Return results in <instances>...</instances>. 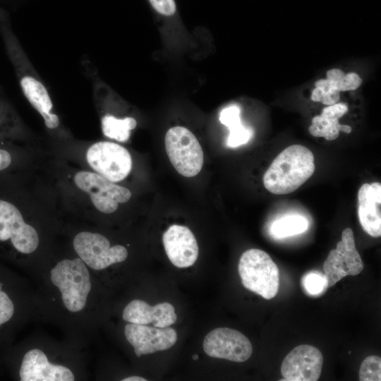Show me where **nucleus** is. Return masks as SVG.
I'll return each instance as SVG.
<instances>
[{
  "label": "nucleus",
  "instance_id": "1",
  "mask_svg": "<svg viewBox=\"0 0 381 381\" xmlns=\"http://www.w3.org/2000/svg\"><path fill=\"white\" fill-rule=\"evenodd\" d=\"M0 35L22 92L30 104L40 113L50 129L59 126L58 116L52 112L53 103L47 87L31 66L10 25L0 19Z\"/></svg>",
  "mask_w": 381,
  "mask_h": 381
},
{
  "label": "nucleus",
  "instance_id": "2",
  "mask_svg": "<svg viewBox=\"0 0 381 381\" xmlns=\"http://www.w3.org/2000/svg\"><path fill=\"white\" fill-rule=\"evenodd\" d=\"M310 150L292 145L282 150L273 160L263 176L265 188L275 195L296 190L313 174L315 166Z\"/></svg>",
  "mask_w": 381,
  "mask_h": 381
},
{
  "label": "nucleus",
  "instance_id": "3",
  "mask_svg": "<svg viewBox=\"0 0 381 381\" xmlns=\"http://www.w3.org/2000/svg\"><path fill=\"white\" fill-rule=\"evenodd\" d=\"M238 270L243 286L269 300L278 293L279 269L265 251L251 248L240 258Z\"/></svg>",
  "mask_w": 381,
  "mask_h": 381
},
{
  "label": "nucleus",
  "instance_id": "4",
  "mask_svg": "<svg viewBox=\"0 0 381 381\" xmlns=\"http://www.w3.org/2000/svg\"><path fill=\"white\" fill-rule=\"evenodd\" d=\"M51 280L61 294L66 308L71 312L82 310L91 290L90 273L79 258L64 259L51 270Z\"/></svg>",
  "mask_w": 381,
  "mask_h": 381
},
{
  "label": "nucleus",
  "instance_id": "5",
  "mask_svg": "<svg viewBox=\"0 0 381 381\" xmlns=\"http://www.w3.org/2000/svg\"><path fill=\"white\" fill-rule=\"evenodd\" d=\"M164 143L168 157L179 174L193 177L201 171L203 152L198 139L188 128H171L166 133Z\"/></svg>",
  "mask_w": 381,
  "mask_h": 381
},
{
  "label": "nucleus",
  "instance_id": "6",
  "mask_svg": "<svg viewBox=\"0 0 381 381\" xmlns=\"http://www.w3.org/2000/svg\"><path fill=\"white\" fill-rule=\"evenodd\" d=\"M86 159L95 171L114 183L126 178L132 168L129 152L123 146L108 141L92 145L87 151Z\"/></svg>",
  "mask_w": 381,
  "mask_h": 381
},
{
  "label": "nucleus",
  "instance_id": "7",
  "mask_svg": "<svg viewBox=\"0 0 381 381\" xmlns=\"http://www.w3.org/2000/svg\"><path fill=\"white\" fill-rule=\"evenodd\" d=\"M73 248L84 263L95 270L123 262L128 256L125 247L120 245L111 247L109 240L97 233L78 234L73 239Z\"/></svg>",
  "mask_w": 381,
  "mask_h": 381
},
{
  "label": "nucleus",
  "instance_id": "8",
  "mask_svg": "<svg viewBox=\"0 0 381 381\" xmlns=\"http://www.w3.org/2000/svg\"><path fill=\"white\" fill-rule=\"evenodd\" d=\"M74 182L78 188L90 195L92 204L103 213H113L119 203L128 202L131 197L129 189L115 184L99 174L78 171L74 176Z\"/></svg>",
  "mask_w": 381,
  "mask_h": 381
},
{
  "label": "nucleus",
  "instance_id": "9",
  "mask_svg": "<svg viewBox=\"0 0 381 381\" xmlns=\"http://www.w3.org/2000/svg\"><path fill=\"white\" fill-rule=\"evenodd\" d=\"M363 263L356 245L353 230L345 229L341 240L332 250L323 264V270L328 288L334 286L347 275H357L363 269Z\"/></svg>",
  "mask_w": 381,
  "mask_h": 381
},
{
  "label": "nucleus",
  "instance_id": "10",
  "mask_svg": "<svg viewBox=\"0 0 381 381\" xmlns=\"http://www.w3.org/2000/svg\"><path fill=\"white\" fill-rule=\"evenodd\" d=\"M11 241L20 253L34 252L39 244L37 231L25 222L21 212L11 202L0 199V241Z\"/></svg>",
  "mask_w": 381,
  "mask_h": 381
},
{
  "label": "nucleus",
  "instance_id": "11",
  "mask_svg": "<svg viewBox=\"0 0 381 381\" xmlns=\"http://www.w3.org/2000/svg\"><path fill=\"white\" fill-rule=\"evenodd\" d=\"M205 353L212 358L234 362H244L251 356L253 346L241 332L228 327H218L210 332L202 344Z\"/></svg>",
  "mask_w": 381,
  "mask_h": 381
},
{
  "label": "nucleus",
  "instance_id": "12",
  "mask_svg": "<svg viewBox=\"0 0 381 381\" xmlns=\"http://www.w3.org/2000/svg\"><path fill=\"white\" fill-rule=\"evenodd\" d=\"M322 363L323 356L318 348L301 344L284 358L281 373L288 381H316L321 375Z\"/></svg>",
  "mask_w": 381,
  "mask_h": 381
},
{
  "label": "nucleus",
  "instance_id": "13",
  "mask_svg": "<svg viewBox=\"0 0 381 381\" xmlns=\"http://www.w3.org/2000/svg\"><path fill=\"white\" fill-rule=\"evenodd\" d=\"M124 333L138 357L167 350L177 341L176 330L169 327L157 328L146 325L129 323L126 325Z\"/></svg>",
  "mask_w": 381,
  "mask_h": 381
},
{
  "label": "nucleus",
  "instance_id": "14",
  "mask_svg": "<svg viewBox=\"0 0 381 381\" xmlns=\"http://www.w3.org/2000/svg\"><path fill=\"white\" fill-rule=\"evenodd\" d=\"M162 241L169 260L179 268L193 265L198 257V245L186 226L174 224L164 233Z\"/></svg>",
  "mask_w": 381,
  "mask_h": 381
},
{
  "label": "nucleus",
  "instance_id": "15",
  "mask_svg": "<svg viewBox=\"0 0 381 381\" xmlns=\"http://www.w3.org/2000/svg\"><path fill=\"white\" fill-rule=\"evenodd\" d=\"M20 377L21 381H73L72 371L67 367L52 364L40 349L28 351L23 359Z\"/></svg>",
  "mask_w": 381,
  "mask_h": 381
},
{
  "label": "nucleus",
  "instance_id": "16",
  "mask_svg": "<svg viewBox=\"0 0 381 381\" xmlns=\"http://www.w3.org/2000/svg\"><path fill=\"white\" fill-rule=\"evenodd\" d=\"M123 319L130 323L148 325L164 328L175 323L177 315L173 305L168 302L150 306L142 300L131 301L123 309Z\"/></svg>",
  "mask_w": 381,
  "mask_h": 381
},
{
  "label": "nucleus",
  "instance_id": "17",
  "mask_svg": "<svg viewBox=\"0 0 381 381\" xmlns=\"http://www.w3.org/2000/svg\"><path fill=\"white\" fill-rule=\"evenodd\" d=\"M358 216L363 229L373 237L381 236V184L364 183L358 193Z\"/></svg>",
  "mask_w": 381,
  "mask_h": 381
},
{
  "label": "nucleus",
  "instance_id": "18",
  "mask_svg": "<svg viewBox=\"0 0 381 381\" xmlns=\"http://www.w3.org/2000/svg\"><path fill=\"white\" fill-rule=\"evenodd\" d=\"M349 110L345 103L337 102L325 107L319 116L312 119L309 126V133L314 137H322L327 140H333L339 135V132L350 133L352 128L350 126L339 123V120Z\"/></svg>",
  "mask_w": 381,
  "mask_h": 381
},
{
  "label": "nucleus",
  "instance_id": "19",
  "mask_svg": "<svg viewBox=\"0 0 381 381\" xmlns=\"http://www.w3.org/2000/svg\"><path fill=\"white\" fill-rule=\"evenodd\" d=\"M240 108L231 105L224 108L219 114V121L229 130L226 140L229 147H236L247 143L253 135L250 128L245 127L241 121Z\"/></svg>",
  "mask_w": 381,
  "mask_h": 381
},
{
  "label": "nucleus",
  "instance_id": "20",
  "mask_svg": "<svg viewBox=\"0 0 381 381\" xmlns=\"http://www.w3.org/2000/svg\"><path fill=\"white\" fill-rule=\"evenodd\" d=\"M101 125L106 137L119 142H126L130 138V131L136 127L137 121L133 117L118 119L106 114L102 118Z\"/></svg>",
  "mask_w": 381,
  "mask_h": 381
},
{
  "label": "nucleus",
  "instance_id": "21",
  "mask_svg": "<svg viewBox=\"0 0 381 381\" xmlns=\"http://www.w3.org/2000/svg\"><path fill=\"white\" fill-rule=\"evenodd\" d=\"M308 226V222L303 216H286L274 222L270 231L273 236L282 238L292 236L304 232Z\"/></svg>",
  "mask_w": 381,
  "mask_h": 381
},
{
  "label": "nucleus",
  "instance_id": "22",
  "mask_svg": "<svg viewBox=\"0 0 381 381\" xmlns=\"http://www.w3.org/2000/svg\"><path fill=\"white\" fill-rule=\"evenodd\" d=\"M301 283L306 293L313 296L322 294L328 288L325 275L317 271L306 273L303 277Z\"/></svg>",
  "mask_w": 381,
  "mask_h": 381
},
{
  "label": "nucleus",
  "instance_id": "23",
  "mask_svg": "<svg viewBox=\"0 0 381 381\" xmlns=\"http://www.w3.org/2000/svg\"><path fill=\"white\" fill-rule=\"evenodd\" d=\"M321 87H315L311 95L313 102L329 106L337 103L340 98L339 91L334 88L329 80L323 79Z\"/></svg>",
  "mask_w": 381,
  "mask_h": 381
},
{
  "label": "nucleus",
  "instance_id": "24",
  "mask_svg": "<svg viewBox=\"0 0 381 381\" xmlns=\"http://www.w3.org/2000/svg\"><path fill=\"white\" fill-rule=\"evenodd\" d=\"M380 357L374 355L366 357L359 369V380L361 381H380Z\"/></svg>",
  "mask_w": 381,
  "mask_h": 381
},
{
  "label": "nucleus",
  "instance_id": "25",
  "mask_svg": "<svg viewBox=\"0 0 381 381\" xmlns=\"http://www.w3.org/2000/svg\"><path fill=\"white\" fill-rule=\"evenodd\" d=\"M17 123L13 111L0 99V137L11 135L16 131Z\"/></svg>",
  "mask_w": 381,
  "mask_h": 381
},
{
  "label": "nucleus",
  "instance_id": "26",
  "mask_svg": "<svg viewBox=\"0 0 381 381\" xmlns=\"http://www.w3.org/2000/svg\"><path fill=\"white\" fill-rule=\"evenodd\" d=\"M330 83L338 91L344 92L356 90L362 84V79L356 73H344L335 81Z\"/></svg>",
  "mask_w": 381,
  "mask_h": 381
},
{
  "label": "nucleus",
  "instance_id": "27",
  "mask_svg": "<svg viewBox=\"0 0 381 381\" xmlns=\"http://www.w3.org/2000/svg\"><path fill=\"white\" fill-rule=\"evenodd\" d=\"M1 286L2 284L0 283V326L8 322L14 313L13 303L8 295L1 291Z\"/></svg>",
  "mask_w": 381,
  "mask_h": 381
},
{
  "label": "nucleus",
  "instance_id": "28",
  "mask_svg": "<svg viewBox=\"0 0 381 381\" xmlns=\"http://www.w3.org/2000/svg\"><path fill=\"white\" fill-rule=\"evenodd\" d=\"M153 8L159 13L165 16H173L176 11L174 0H149Z\"/></svg>",
  "mask_w": 381,
  "mask_h": 381
},
{
  "label": "nucleus",
  "instance_id": "29",
  "mask_svg": "<svg viewBox=\"0 0 381 381\" xmlns=\"http://www.w3.org/2000/svg\"><path fill=\"white\" fill-rule=\"evenodd\" d=\"M12 162L10 152L3 148H0V171L7 169Z\"/></svg>",
  "mask_w": 381,
  "mask_h": 381
},
{
  "label": "nucleus",
  "instance_id": "30",
  "mask_svg": "<svg viewBox=\"0 0 381 381\" xmlns=\"http://www.w3.org/2000/svg\"><path fill=\"white\" fill-rule=\"evenodd\" d=\"M122 381H147V380L140 376H131L123 379Z\"/></svg>",
  "mask_w": 381,
  "mask_h": 381
},
{
  "label": "nucleus",
  "instance_id": "31",
  "mask_svg": "<svg viewBox=\"0 0 381 381\" xmlns=\"http://www.w3.org/2000/svg\"><path fill=\"white\" fill-rule=\"evenodd\" d=\"M198 358H199V357H198V355H197V354H195V355L193 356V360H195V361H196V360L198 359Z\"/></svg>",
  "mask_w": 381,
  "mask_h": 381
}]
</instances>
